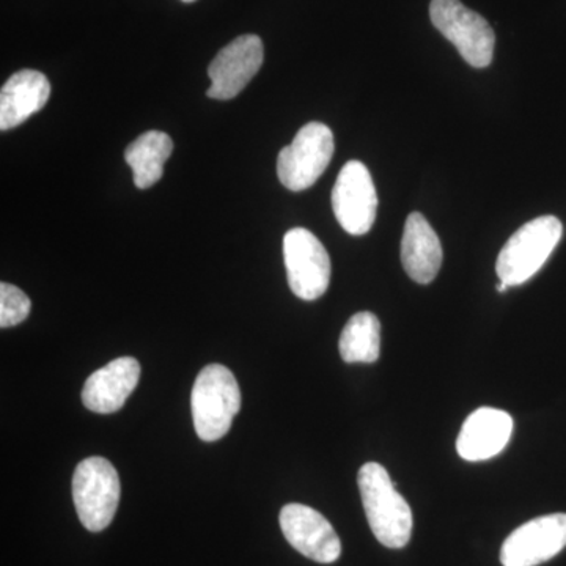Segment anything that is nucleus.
<instances>
[{
    "label": "nucleus",
    "instance_id": "obj_7",
    "mask_svg": "<svg viewBox=\"0 0 566 566\" xmlns=\"http://www.w3.org/2000/svg\"><path fill=\"white\" fill-rule=\"evenodd\" d=\"M286 279L294 296L315 301L331 282V259L326 248L307 229H292L283 237Z\"/></svg>",
    "mask_w": 566,
    "mask_h": 566
},
{
    "label": "nucleus",
    "instance_id": "obj_1",
    "mask_svg": "<svg viewBox=\"0 0 566 566\" xmlns=\"http://www.w3.org/2000/svg\"><path fill=\"white\" fill-rule=\"evenodd\" d=\"M357 485L376 539L390 549L408 545L415 526L411 506L394 486L385 465L364 464L357 475Z\"/></svg>",
    "mask_w": 566,
    "mask_h": 566
},
{
    "label": "nucleus",
    "instance_id": "obj_4",
    "mask_svg": "<svg viewBox=\"0 0 566 566\" xmlns=\"http://www.w3.org/2000/svg\"><path fill=\"white\" fill-rule=\"evenodd\" d=\"M120 495V476L106 458L92 457L77 464L73 475V501L82 526L87 531L102 532L109 527Z\"/></svg>",
    "mask_w": 566,
    "mask_h": 566
},
{
    "label": "nucleus",
    "instance_id": "obj_2",
    "mask_svg": "<svg viewBox=\"0 0 566 566\" xmlns=\"http://www.w3.org/2000/svg\"><path fill=\"white\" fill-rule=\"evenodd\" d=\"M191 408L202 441H219L229 433L241 409V390L232 371L221 364L207 365L193 382Z\"/></svg>",
    "mask_w": 566,
    "mask_h": 566
},
{
    "label": "nucleus",
    "instance_id": "obj_20",
    "mask_svg": "<svg viewBox=\"0 0 566 566\" xmlns=\"http://www.w3.org/2000/svg\"><path fill=\"white\" fill-rule=\"evenodd\" d=\"M182 2L191 3V2H196V0H182Z\"/></svg>",
    "mask_w": 566,
    "mask_h": 566
},
{
    "label": "nucleus",
    "instance_id": "obj_16",
    "mask_svg": "<svg viewBox=\"0 0 566 566\" xmlns=\"http://www.w3.org/2000/svg\"><path fill=\"white\" fill-rule=\"evenodd\" d=\"M172 151L174 142L163 132L144 133L126 148L125 161L133 169L137 188L148 189L161 180L164 164Z\"/></svg>",
    "mask_w": 566,
    "mask_h": 566
},
{
    "label": "nucleus",
    "instance_id": "obj_13",
    "mask_svg": "<svg viewBox=\"0 0 566 566\" xmlns=\"http://www.w3.org/2000/svg\"><path fill=\"white\" fill-rule=\"evenodd\" d=\"M513 434L509 412L495 408H479L465 419L458 436V455L465 461H485L497 457Z\"/></svg>",
    "mask_w": 566,
    "mask_h": 566
},
{
    "label": "nucleus",
    "instance_id": "obj_6",
    "mask_svg": "<svg viewBox=\"0 0 566 566\" xmlns=\"http://www.w3.org/2000/svg\"><path fill=\"white\" fill-rule=\"evenodd\" d=\"M335 150L334 134L318 122L307 123L277 158L279 180L290 191L312 188L329 166Z\"/></svg>",
    "mask_w": 566,
    "mask_h": 566
},
{
    "label": "nucleus",
    "instance_id": "obj_14",
    "mask_svg": "<svg viewBox=\"0 0 566 566\" xmlns=\"http://www.w3.org/2000/svg\"><path fill=\"white\" fill-rule=\"evenodd\" d=\"M51 84L43 73L21 70L14 73L0 92V129L17 128L46 106Z\"/></svg>",
    "mask_w": 566,
    "mask_h": 566
},
{
    "label": "nucleus",
    "instance_id": "obj_3",
    "mask_svg": "<svg viewBox=\"0 0 566 566\" xmlns=\"http://www.w3.org/2000/svg\"><path fill=\"white\" fill-rule=\"evenodd\" d=\"M564 226L556 216H542L524 223L499 252L495 273L512 286L534 277L560 243Z\"/></svg>",
    "mask_w": 566,
    "mask_h": 566
},
{
    "label": "nucleus",
    "instance_id": "obj_12",
    "mask_svg": "<svg viewBox=\"0 0 566 566\" xmlns=\"http://www.w3.org/2000/svg\"><path fill=\"white\" fill-rule=\"evenodd\" d=\"M139 360L118 357L88 376L82 389V403L96 415H114L139 385Z\"/></svg>",
    "mask_w": 566,
    "mask_h": 566
},
{
    "label": "nucleus",
    "instance_id": "obj_10",
    "mask_svg": "<svg viewBox=\"0 0 566 566\" xmlns=\"http://www.w3.org/2000/svg\"><path fill=\"white\" fill-rule=\"evenodd\" d=\"M279 523L283 536L304 557L318 564H334L342 554V543L333 524L312 506L289 504L281 510Z\"/></svg>",
    "mask_w": 566,
    "mask_h": 566
},
{
    "label": "nucleus",
    "instance_id": "obj_8",
    "mask_svg": "<svg viewBox=\"0 0 566 566\" xmlns=\"http://www.w3.org/2000/svg\"><path fill=\"white\" fill-rule=\"evenodd\" d=\"M333 210L345 232L353 237L370 232L378 210V196L363 163H346L338 174L333 189Z\"/></svg>",
    "mask_w": 566,
    "mask_h": 566
},
{
    "label": "nucleus",
    "instance_id": "obj_9",
    "mask_svg": "<svg viewBox=\"0 0 566 566\" xmlns=\"http://www.w3.org/2000/svg\"><path fill=\"white\" fill-rule=\"evenodd\" d=\"M566 547V515L535 517L506 536L501 549L504 566H538Z\"/></svg>",
    "mask_w": 566,
    "mask_h": 566
},
{
    "label": "nucleus",
    "instance_id": "obj_11",
    "mask_svg": "<svg viewBox=\"0 0 566 566\" xmlns=\"http://www.w3.org/2000/svg\"><path fill=\"white\" fill-rule=\"evenodd\" d=\"M263 41L256 35H241L227 44L208 69L212 99H233L244 91L263 65Z\"/></svg>",
    "mask_w": 566,
    "mask_h": 566
},
{
    "label": "nucleus",
    "instance_id": "obj_5",
    "mask_svg": "<svg viewBox=\"0 0 566 566\" xmlns=\"http://www.w3.org/2000/svg\"><path fill=\"white\" fill-rule=\"evenodd\" d=\"M431 22L455 44L461 57L474 69H486L493 61L495 35L490 22L460 0H431Z\"/></svg>",
    "mask_w": 566,
    "mask_h": 566
},
{
    "label": "nucleus",
    "instance_id": "obj_15",
    "mask_svg": "<svg viewBox=\"0 0 566 566\" xmlns=\"http://www.w3.org/2000/svg\"><path fill=\"white\" fill-rule=\"evenodd\" d=\"M401 263L406 274L420 285L433 282L441 270V241L420 212H411L406 219Z\"/></svg>",
    "mask_w": 566,
    "mask_h": 566
},
{
    "label": "nucleus",
    "instance_id": "obj_18",
    "mask_svg": "<svg viewBox=\"0 0 566 566\" xmlns=\"http://www.w3.org/2000/svg\"><path fill=\"white\" fill-rule=\"evenodd\" d=\"M32 303L28 294L11 285V283H0V327L17 326L24 322L31 314Z\"/></svg>",
    "mask_w": 566,
    "mask_h": 566
},
{
    "label": "nucleus",
    "instance_id": "obj_19",
    "mask_svg": "<svg viewBox=\"0 0 566 566\" xmlns=\"http://www.w3.org/2000/svg\"><path fill=\"white\" fill-rule=\"evenodd\" d=\"M509 289H510V286L506 285V283H504V282H499L497 283V292L499 293H505L506 290H509Z\"/></svg>",
    "mask_w": 566,
    "mask_h": 566
},
{
    "label": "nucleus",
    "instance_id": "obj_17",
    "mask_svg": "<svg viewBox=\"0 0 566 566\" xmlns=\"http://www.w3.org/2000/svg\"><path fill=\"white\" fill-rule=\"evenodd\" d=\"M346 364H375L381 353V323L370 312L353 315L338 342Z\"/></svg>",
    "mask_w": 566,
    "mask_h": 566
}]
</instances>
